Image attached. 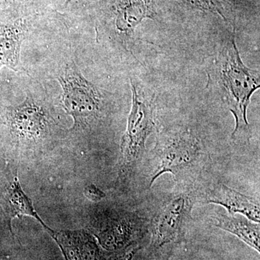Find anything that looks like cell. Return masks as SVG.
<instances>
[{
    "label": "cell",
    "mask_w": 260,
    "mask_h": 260,
    "mask_svg": "<svg viewBox=\"0 0 260 260\" xmlns=\"http://www.w3.org/2000/svg\"><path fill=\"white\" fill-rule=\"evenodd\" d=\"M215 225L222 230L237 236L241 240L259 251L260 226L259 223L234 217L233 215H219L215 217Z\"/></svg>",
    "instance_id": "obj_12"
},
{
    "label": "cell",
    "mask_w": 260,
    "mask_h": 260,
    "mask_svg": "<svg viewBox=\"0 0 260 260\" xmlns=\"http://www.w3.org/2000/svg\"><path fill=\"white\" fill-rule=\"evenodd\" d=\"M136 250V248L133 247L121 252L115 253L114 256L109 260H133Z\"/></svg>",
    "instance_id": "obj_16"
},
{
    "label": "cell",
    "mask_w": 260,
    "mask_h": 260,
    "mask_svg": "<svg viewBox=\"0 0 260 260\" xmlns=\"http://www.w3.org/2000/svg\"><path fill=\"white\" fill-rule=\"evenodd\" d=\"M83 194L87 199L93 203H99L106 198L105 192L94 184L87 186L84 189Z\"/></svg>",
    "instance_id": "obj_15"
},
{
    "label": "cell",
    "mask_w": 260,
    "mask_h": 260,
    "mask_svg": "<svg viewBox=\"0 0 260 260\" xmlns=\"http://www.w3.org/2000/svg\"><path fill=\"white\" fill-rule=\"evenodd\" d=\"M58 80L63 89V107L74 119V127L95 119L100 112L102 95L93 84L84 78L75 66L68 67Z\"/></svg>",
    "instance_id": "obj_5"
},
{
    "label": "cell",
    "mask_w": 260,
    "mask_h": 260,
    "mask_svg": "<svg viewBox=\"0 0 260 260\" xmlns=\"http://www.w3.org/2000/svg\"><path fill=\"white\" fill-rule=\"evenodd\" d=\"M116 14L118 31L130 35L142 20L153 17V0H119Z\"/></svg>",
    "instance_id": "obj_10"
},
{
    "label": "cell",
    "mask_w": 260,
    "mask_h": 260,
    "mask_svg": "<svg viewBox=\"0 0 260 260\" xmlns=\"http://www.w3.org/2000/svg\"><path fill=\"white\" fill-rule=\"evenodd\" d=\"M8 121L12 134L19 141L37 142L49 131L47 112L31 97L27 98L21 105L10 109Z\"/></svg>",
    "instance_id": "obj_7"
},
{
    "label": "cell",
    "mask_w": 260,
    "mask_h": 260,
    "mask_svg": "<svg viewBox=\"0 0 260 260\" xmlns=\"http://www.w3.org/2000/svg\"><path fill=\"white\" fill-rule=\"evenodd\" d=\"M205 198L206 203L223 206L228 210L229 215L242 214L251 221L259 223V203L252 198L234 190L225 184H218L210 188L205 193Z\"/></svg>",
    "instance_id": "obj_9"
},
{
    "label": "cell",
    "mask_w": 260,
    "mask_h": 260,
    "mask_svg": "<svg viewBox=\"0 0 260 260\" xmlns=\"http://www.w3.org/2000/svg\"><path fill=\"white\" fill-rule=\"evenodd\" d=\"M5 34V37L0 39V62L15 67L18 62L21 42L20 30L12 29Z\"/></svg>",
    "instance_id": "obj_13"
},
{
    "label": "cell",
    "mask_w": 260,
    "mask_h": 260,
    "mask_svg": "<svg viewBox=\"0 0 260 260\" xmlns=\"http://www.w3.org/2000/svg\"><path fill=\"white\" fill-rule=\"evenodd\" d=\"M184 4L204 11L213 12L227 21L226 9L223 0H179Z\"/></svg>",
    "instance_id": "obj_14"
},
{
    "label": "cell",
    "mask_w": 260,
    "mask_h": 260,
    "mask_svg": "<svg viewBox=\"0 0 260 260\" xmlns=\"http://www.w3.org/2000/svg\"><path fill=\"white\" fill-rule=\"evenodd\" d=\"M190 196L181 193L168 200L154 220L153 244L157 247L177 240L189 220L192 208Z\"/></svg>",
    "instance_id": "obj_6"
},
{
    "label": "cell",
    "mask_w": 260,
    "mask_h": 260,
    "mask_svg": "<svg viewBox=\"0 0 260 260\" xmlns=\"http://www.w3.org/2000/svg\"><path fill=\"white\" fill-rule=\"evenodd\" d=\"M5 208L10 220V230L12 232V221L15 218H21L23 216L31 217L42 224L47 230L49 226L44 223L41 217L34 209L32 200L25 194L20 184L18 175L15 176L13 182L5 194Z\"/></svg>",
    "instance_id": "obj_11"
},
{
    "label": "cell",
    "mask_w": 260,
    "mask_h": 260,
    "mask_svg": "<svg viewBox=\"0 0 260 260\" xmlns=\"http://www.w3.org/2000/svg\"><path fill=\"white\" fill-rule=\"evenodd\" d=\"M208 154L201 140L186 128H167L157 135L150 162L149 186L165 173L179 182L192 181L203 172Z\"/></svg>",
    "instance_id": "obj_2"
},
{
    "label": "cell",
    "mask_w": 260,
    "mask_h": 260,
    "mask_svg": "<svg viewBox=\"0 0 260 260\" xmlns=\"http://www.w3.org/2000/svg\"><path fill=\"white\" fill-rule=\"evenodd\" d=\"M147 223L146 219L133 212L109 210L93 217L90 229L102 249L115 254L134 247Z\"/></svg>",
    "instance_id": "obj_3"
},
{
    "label": "cell",
    "mask_w": 260,
    "mask_h": 260,
    "mask_svg": "<svg viewBox=\"0 0 260 260\" xmlns=\"http://www.w3.org/2000/svg\"><path fill=\"white\" fill-rule=\"evenodd\" d=\"M47 232L60 248L65 260H109L97 239L85 230Z\"/></svg>",
    "instance_id": "obj_8"
},
{
    "label": "cell",
    "mask_w": 260,
    "mask_h": 260,
    "mask_svg": "<svg viewBox=\"0 0 260 260\" xmlns=\"http://www.w3.org/2000/svg\"><path fill=\"white\" fill-rule=\"evenodd\" d=\"M132 88L133 104L120 147L119 164L121 172L124 174L133 172L141 160L146 140L155 127L153 108L148 102L140 98L133 83Z\"/></svg>",
    "instance_id": "obj_4"
},
{
    "label": "cell",
    "mask_w": 260,
    "mask_h": 260,
    "mask_svg": "<svg viewBox=\"0 0 260 260\" xmlns=\"http://www.w3.org/2000/svg\"><path fill=\"white\" fill-rule=\"evenodd\" d=\"M210 85L215 87L235 118L233 137L249 128L246 112L251 98L259 88V75L243 62L235 37L225 44L219 53L209 75Z\"/></svg>",
    "instance_id": "obj_1"
}]
</instances>
